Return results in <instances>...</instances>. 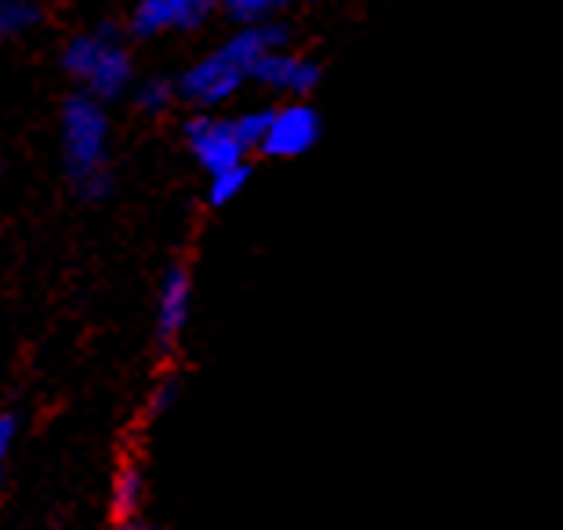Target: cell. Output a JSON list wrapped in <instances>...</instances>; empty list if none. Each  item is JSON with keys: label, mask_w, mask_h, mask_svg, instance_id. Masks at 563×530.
<instances>
[{"label": "cell", "mask_w": 563, "mask_h": 530, "mask_svg": "<svg viewBox=\"0 0 563 530\" xmlns=\"http://www.w3.org/2000/svg\"><path fill=\"white\" fill-rule=\"evenodd\" d=\"M41 22V4L37 0H0V30L8 37H22Z\"/></svg>", "instance_id": "13"}, {"label": "cell", "mask_w": 563, "mask_h": 530, "mask_svg": "<svg viewBox=\"0 0 563 530\" xmlns=\"http://www.w3.org/2000/svg\"><path fill=\"white\" fill-rule=\"evenodd\" d=\"M251 80L262 84V88H269V91H277V95H295V99L302 102V95L317 91L320 66L313 63V58L295 55V52H287V47H280V52L262 58V63L255 66V74H251Z\"/></svg>", "instance_id": "8"}, {"label": "cell", "mask_w": 563, "mask_h": 530, "mask_svg": "<svg viewBox=\"0 0 563 530\" xmlns=\"http://www.w3.org/2000/svg\"><path fill=\"white\" fill-rule=\"evenodd\" d=\"M63 69L80 84L84 95L113 102L131 91V55L110 30L80 33L66 44Z\"/></svg>", "instance_id": "2"}, {"label": "cell", "mask_w": 563, "mask_h": 530, "mask_svg": "<svg viewBox=\"0 0 563 530\" xmlns=\"http://www.w3.org/2000/svg\"><path fill=\"white\" fill-rule=\"evenodd\" d=\"M58 146H63V172L80 200L113 197V161H110V117L106 102L91 95H69L58 110Z\"/></svg>", "instance_id": "1"}, {"label": "cell", "mask_w": 563, "mask_h": 530, "mask_svg": "<svg viewBox=\"0 0 563 530\" xmlns=\"http://www.w3.org/2000/svg\"><path fill=\"white\" fill-rule=\"evenodd\" d=\"M219 0H139L131 11V33L142 41L161 33H189L200 30L214 15Z\"/></svg>", "instance_id": "7"}, {"label": "cell", "mask_w": 563, "mask_h": 530, "mask_svg": "<svg viewBox=\"0 0 563 530\" xmlns=\"http://www.w3.org/2000/svg\"><path fill=\"white\" fill-rule=\"evenodd\" d=\"M146 468L135 457L117 465L113 484H110V520H131V516H142V505H146Z\"/></svg>", "instance_id": "10"}, {"label": "cell", "mask_w": 563, "mask_h": 530, "mask_svg": "<svg viewBox=\"0 0 563 530\" xmlns=\"http://www.w3.org/2000/svg\"><path fill=\"white\" fill-rule=\"evenodd\" d=\"M269 120H273V110H247V113L236 117V128H241V135H244L247 146H251V153H258L262 142H266Z\"/></svg>", "instance_id": "16"}, {"label": "cell", "mask_w": 563, "mask_h": 530, "mask_svg": "<svg viewBox=\"0 0 563 530\" xmlns=\"http://www.w3.org/2000/svg\"><path fill=\"white\" fill-rule=\"evenodd\" d=\"M284 44H287V30L280 26V22H266V26H244V30H236L233 37L222 44V52L230 55L236 66H244L247 77H251L262 58L273 55V52H280Z\"/></svg>", "instance_id": "9"}, {"label": "cell", "mask_w": 563, "mask_h": 530, "mask_svg": "<svg viewBox=\"0 0 563 530\" xmlns=\"http://www.w3.org/2000/svg\"><path fill=\"white\" fill-rule=\"evenodd\" d=\"M178 400H183V385H178V378H164L150 389V400H146V411H142V418L146 421H161L164 415H172Z\"/></svg>", "instance_id": "15"}, {"label": "cell", "mask_w": 563, "mask_h": 530, "mask_svg": "<svg viewBox=\"0 0 563 530\" xmlns=\"http://www.w3.org/2000/svg\"><path fill=\"white\" fill-rule=\"evenodd\" d=\"M247 183H251V164H241V167H233V172L208 178V203L211 208H225V203H233L241 197Z\"/></svg>", "instance_id": "14"}, {"label": "cell", "mask_w": 563, "mask_h": 530, "mask_svg": "<svg viewBox=\"0 0 563 530\" xmlns=\"http://www.w3.org/2000/svg\"><path fill=\"white\" fill-rule=\"evenodd\" d=\"M247 80H251L247 69L236 66L233 58L219 47L214 55L200 58V63H194L183 77H178V99L197 106V110H203V113H211V110H219V106L230 102Z\"/></svg>", "instance_id": "4"}, {"label": "cell", "mask_w": 563, "mask_h": 530, "mask_svg": "<svg viewBox=\"0 0 563 530\" xmlns=\"http://www.w3.org/2000/svg\"><path fill=\"white\" fill-rule=\"evenodd\" d=\"M189 317H194V276L183 262H175L164 273L157 291V328H153V342L164 356H172L186 339Z\"/></svg>", "instance_id": "6"}, {"label": "cell", "mask_w": 563, "mask_h": 530, "mask_svg": "<svg viewBox=\"0 0 563 530\" xmlns=\"http://www.w3.org/2000/svg\"><path fill=\"white\" fill-rule=\"evenodd\" d=\"M135 106L142 113H164V110H172L175 106V99H178V84H172V80H164V77H150V80H142L139 88H135Z\"/></svg>", "instance_id": "12"}, {"label": "cell", "mask_w": 563, "mask_h": 530, "mask_svg": "<svg viewBox=\"0 0 563 530\" xmlns=\"http://www.w3.org/2000/svg\"><path fill=\"white\" fill-rule=\"evenodd\" d=\"M302 4H313V0H302Z\"/></svg>", "instance_id": "19"}, {"label": "cell", "mask_w": 563, "mask_h": 530, "mask_svg": "<svg viewBox=\"0 0 563 530\" xmlns=\"http://www.w3.org/2000/svg\"><path fill=\"white\" fill-rule=\"evenodd\" d=\"M186 150L208 178L247 164V153H251L241 128H236V117H214V113H200L189 120Z\"/></svg>", "instance_id": "3"}, {"label": "cell", "mask_w": 563, "mask_h": 530, "mask_svg": "<svg viewBox=\"0 0 563 530\" xmlns=\"http://www.w3.org/2000/svg\"><path fill=\"white\" fill-rule=\"evenodd\" d=\"M113 530H164L161 523L146 520V516H131V520H117Z\"/></svg>", "instance_id": "18"}, {"label": "cell", "mask_w": 563, "mask_h": 530, "mask_svg": "<svg viewBox=\"0 0 563 530\" xmlns=\"http://www.w3.org/2000/svg\"><path fill=\"white\" fill-rule=\"evenodd\" d=\"M22 440V415L15 411V407H8L4 415H0V462H11V454H15Z\"/></svg>", "instance_id": "17"}, {"label": "cell", "mask_w": 563, "mask_h": 530, "mask_svg": "<svg viewBox=\"0 0 563 530\" xmlns=\"http://www.w3.org/2000/svg\"><path fill=\"white\" fill-rule=\"evenodd\" d=\"M219 8L236 22V30H244V26L277 22V11L284 8V0H219Z\"/></svg>", "instance_id": "11"}, {"label": "cell", "mask_w": 563, "mask_h": 530, "mask_svg": "<svg viewBox=\"0 0 563 530\" xmlns=\"http://www.w3.org/2000/svg\"><path fill=\"white\" fill-rule=\"evenodd\" d=\"M323 135V120L309 102H287L273 110L266 142H262V156L269 161H295V156H306L317 146Z\"/></svg>", "instance_id": "5"}]
</instances>
